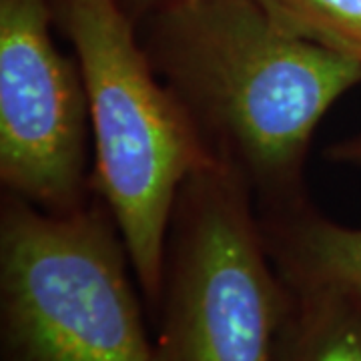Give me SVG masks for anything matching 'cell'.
<instances>
[{
	"label": "cell",
	"mask_w": 361,
	"mask_h": 361,
	"mask_svg": "<svg viewBox=\"0 0 361 361\" xmlns=\"http://www.w3.org/2000/svg\"><path fill=\"white\" fill-rule=\"evenodd\" d=\"M289 293L275 361H361V289Z\"/></svg>",
	"instance_id": "52a82bcc"
},
{
	"label": "cell",
	"mask_w": 361,
	"mask_h": 361,
	"mask_svg": "<svg viewBox=\"0 0 361 361\" xmlns=\"http://www.w3.org/2000/svg\"><path fill=\"white\" fill-rule=\"evenodd\" d=\"M287 30L361 65V0H259Z\"/></svg>",
	"instance_id": "ba28073f"
},
{
	"label": "cell",
	"mask_w": 361,
	"mask_h": 361,
	"mask_svg": "<svg viewBox=\"0 0 361 361\" xmlns=\"http://www.w3.org/2000/svg\"><path fill=\"white\" fill-rule=\"evenodd\" d=\"M269 255L289 289H361V229L327 219L310 199L259 213Z\"/></svg>",
	"instance_id": "8992f818"
},
{
	"label": "cell",
	"mask_w": 361,
	"mask_h": 361,
	"mask_svg": "<svg viewBox=\"0 0 361 361\" xmlns=\"http://www.w3.org/2000/svg\"><path fill=\"white\" fill-rule=\"evenodd\" d=\"M289 295L245 179L219 159L199 169L169 225L155 361H275Z\"/></svg>",
	"instance_id": "277c9868"
},
{
	"label": "cell",
	"mask_w": 361,
	"mask_h": 361,
	"mask_svg": "<svg viewBox=\"0 0 361 361\" xmlns=\"http://www.w3.org/2000/svg\"><path fill=\"white\" fill-rule=\"evenodd\" d=\"M121 2H123V6L129 11V14L135 20H142L145 16L153 14L163 6L177 2V0H121Z\"/></svg>",
	"instance_id": "30bf717a"
},
{
	"label": "cell",
	"mask_w": 361,
	"mask_h": 361,
	"mask_svg": "<svg viewBox=\"0 0 361 361\" xmlns=\"http://www.w3.org/2000/svg\"><path fill=\"white\" fill-rule=\"evenodd\" d=\"M51 0H0V183L44 211L92 191L89 97L77 59L56 49Z\"/></svg>",
	"instance_id": "5b68a950"
},
{
	"label": "cell",
	"mask_w": 361,
	"mask_h": 361,
	"mask_svg": "<svg viewBox=\"0 0 361 361\" xmlns=\"http://www.w3.org/2000/svg\"><path fill=\"white\" fill-rule=\"evenodd\" d=\"M325 159L337 165L361 167V133L329 145L325 149Z\"/></svg>",
	"instance_id": "9c48e42d"
},
{
	"label": "cell",
	"mask_w": 361,
	"mask_h": 361,
	"mask_svg": "<svg viewBox=\"0 0 361 361\" xmlns=\"http://www.w3.org/2000/svg\"><path fill=\"white\" fill-rule=\"evenodd\" d=\"M129 249L94 193L44 211L0 205V361H155Z\"/></svg>",
	"instance_id": "3957f363"
},
{
	"label": "cell",
	"mask_w": 361,
	"mask_h": 361,
	"mask_svg": "<svg viewBox=\"0 0 361 361\" xmlns=\"http://www.w3.org/2000/svg\"><path fill=\"white\" fill-rule=\"evenodd\" d=\"M51 6L89 97L92 191L115 219L153 315L177 195L217 157L157 75L137 37V20L121 0H51Z\"/></svg>",
	"instance_id": "7a4b0ae2"
},
{
	"label": "cell",
	"mask_w": 361,
	"mask_h": 361,
	"mask_svg": "<svg viewBox=\"0 0 361 361\" xmlns=\"http://www.w3.org/2000/svg\"><path fill=\"white\" fill-rule=\"evenodd\" d=\"M142 20L157 75L259 213L303 203L315 129L361 65L293 35L259 0H177Z\"/></svg>",
	"instance_id": "6da1fadb"
}]
</instances>
